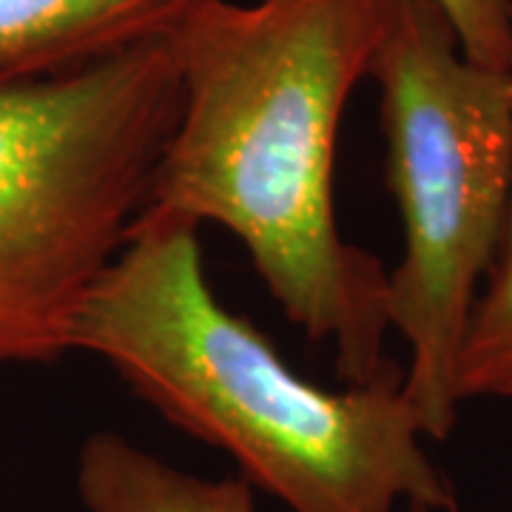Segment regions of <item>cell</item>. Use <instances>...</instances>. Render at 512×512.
<instances>
[{"label":"cell","mask_w":512,"mask_h":512,"mask_svg":"<svg viewBox=\"0 0 512 512\" xmlns=\"http://www.w3.org/2000/svg\"><path fill=\"white\" fill-rule=\"evenodd\" d=\"M458 399L512 402V197L504 237L464 336Z\"/></svg>","instance_id":"obj_7"},{"label":"cell","mask_w":512,"mask_h":512,"mask_svg":"<svg viewBox=\"0 0 512 512\" xmlns=\"http://www.w3.org/2000/svg\"><path fill=\"white\" fill-rule=\"evenodd\" d=\"M379 83L387 188L404 251L387 322L410 348L404 393L424 439L458 419V362L512 197V72L461 52L436 0H393L370 74Z\"/></svg>","instance_id":"obj_4"},{"label":"cell","mask_w":512,"mask_h":512,"mask_svg":"<svg viewBox=\"0 0 512 512\" xmlns=\"http://www.w3.org/2000/svg\"><path fill=\"white\" fill-rule=\"evenodd\" d=\"M390 12L393 0H211L174 35L183 109L146 208L234 234L345 384L402 370L384 353L387 271L339 234L333 202L342 114Z\"/></svg>","instance_id":"obj_1"},{"label":"cell","mask_w":512,"mask_h":512,"mask_svg":"<svg viewBox=\"0 0 512 512\" xmlns=\"http://www.w3.org/2000/svg\"><path fill=\"white\" fill-rule=\"evenodd\" d=\"M211 0H0V80L55 74L168 40Z\"/></svg>","instance_id":"obj_5"},{"label":"cell","mask_w":512,"mask_h":512,"mask_svg":"<svg viewBox=\"0 0 512 512\" xmlns=\"http://www.w3.org/2000/svg\"><path fill=\"white\" fill-rule=\"evenodd\" d=\"M200 228L146 211L74 333L165 421L237 461L291 512L456 507L421 447L404 370L328 390L228 311L202 268Z\"/></svg>","instance_id":"obj_2"},{"label":"cell","mask_w":512,"mask_h":512,"mask_svg":"<svg viewBox=\"0 0 512 512\" xmlns=\"http://www.w3.org/2000/svg\"><path fill=\"white\" fill-rule=\"evenodd\" d=\"M183 109L174 37L0 80V365H55L146 214Z\"/></svg>","instance_id":"obj_3"},{"label":"cell","mask_w":512,"mask_h":512,"mask_svg":"<svg viewBox=\"0 0 512 512\" xmlns=\"http://www.w3.org/2000/svg\"><path fill=\"white\" fill-rule=\"evenodd\" d=\"M456 29L461 52L478 66L512 72V12L507 0H436Z\"/></svg>","instance_id":"obj_8"},{"label":"cell","mask_w":512,"mask_h":512,"mask_svg":"<svg viewBox=\"0 0 512 512\" xmlns=\"http://www.w3.org/2000/svg\"><path fill=\"white\" fill-rule=\"evenodd\" d=\"M507 3H510V12H512V0H507Z\"/></svg>","instance_id":"obj_10"},{"label":"cell","mask_w":512,"mask_h":512,"mask_svg":"<svg viewBox=\"0 0 512 512\" xmlns=\"http://www.w3.org/2000/svg\"><path fill=\"white\" fill-rule=\"evenodd\" d=\"M444 512H458V507H450V510H444Z\"/></svg>","instance_id":"obj_9"},{"label":"cell","mask_w":512,"mask_h":512,"mask_svg":"<svg viewBox=\"0 0 512 512\" xmlns=\"http://www.w3.org/2000/svg\"><path fill=\"white\" fill-rule=\"evenodd\" d=\"M77 490L89 512H254L245 478L191 476L114 433L83 444Z\"/></svg>","instance_id":"obj_6"}]
</instances>
